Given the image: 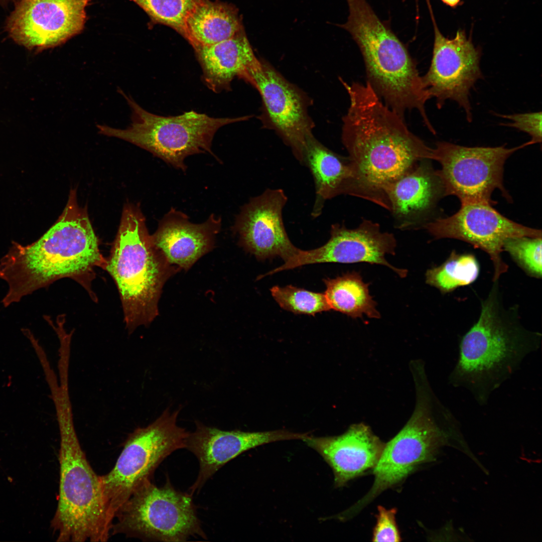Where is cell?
I'll return each mask as SVG.
<instances>
[{
  "mask_svg": "<svg viewBox=\"0 0 542 542\" xmlns=\"http://www.w3.org/2000/svg\"><path fill=\"white\" fill-rule=\"evenodd\" d=\"M341 81L350 100L342 119V143L366 200L390 211L388 187L418 162L433 160V149L409 130L367 81Z\"/></svg>",
  "mask_w": 542,
  "mask_h": 542,
  "instance_id": "6da1fadb",
  "label": "cell"
},
{
  "mask_svg": "<svg viewBox=\"0 0 542 542\" xmlns=\"http://www.w3.org/2000/svg\"><path fill=\"white\" fill-rule=\"evenodd\" d=\"M97 238L85 210L72 191L57 222L32 244L13 245L0 259V279L8 285L4 307L19 302L35 291L65 278L80 284L94 301L91 289L94 269H104Z\"/></svg>",
  "mask_w": 542,
  "mask_h": 542,
  "instance_id": "7a4b0ae2",
  "label": "cell"
},
{
  "mask_svg": "<svg viewBox=\"0 0 542 542\" xmlns=\"http://www.w3.org/2000/svg\"><path fill=\"white\" fill-rule=\"evenodd\" d=\"M481 303L477 321L463 336L450 384L468 390L480 405L538 350L541 334L527 329L517 306L504 305L499 281Z\"/></svg>",
  "mask_w": 542,
  "mask_h": 542,
  "instance_id": "3957f363",
  "label": "cell"
},
{
  "mask_svg": "<svg viewBox=\"0 0 542 542\" xmlns=\"http://www.w3.org/2000/svg\"><path fill=\"white\" fill-rule=\"evenodd\" d=\"M415 381L417 401L412 416L384 444L372 470L374 479L369 491L339 514L341 520L354 517L384 491L400 484L419 466L434 461L444 446L464 443L459 422L434 393L428 379Z\"/></svg>",
  "mask_w": 542,
  "mask_h": 542,
  "instance_id": "277c9868",
  "label": "cell"
},
{
  "mask_svg": "<svg viewBox=\"0 0 542 542\" xmlns=\"http://www.w3.org/2000/svg\"><path fill=\"white\" fill-rule=\"evenodd\" d=\"M348 31L361 52L368 80L385 104L403 118L416 109L431 132L425 104L430 99L417 65L403 44L373 11L366 0H346Z\"/></svg>",
  "mask_w": 542,
  "mask_h": 542,
  "instance_id": "5b68a950",
  "label": "cell"
},
{
  "mask_svg": "<svg viewBox=\"0 0 542 542\" xmlns=\"http://www.w3.org/2000/svg\"><path fill=\"white\" fill-rule=\"evenodd\" d=\"M104 269L117 286L128 333L149 324L158 314L161 291L172 269L155 246L144 217L136 208L128 206L123 210Z\"/></svg>",
  "mask_w": 542,
  "mask_h": 542,
  "instance_id": "8992f818",
  "label": "cell"
},
{
  "mask_svg": "<svg viewBox=\"0 0 542 542\" xmlns=\"http://www.w3.org/2000/svg\"><path fill=\"white\" fill-rule=\"evenodd\" d=\"M60 444L58 503L51 526L57 541H106L112 522L100 476L88 461L74 428L72 413L58 414Z\"/></svg>",
  "mask_w": 542,
  "mask_h": 542,
  "instance_id": "52a82bcc",
  "label": "cell"
},
{
  "mask_svg": "<svg viewBox=\"0 0 542 542\" xmlns=\"http://www.w3.org/2000/svg\"><path fill=\"white\" fill-rule=\"evenodd\" d=\"M119 92L131 110V123L124 129L99 124V132L145 149L183 172L187 169L184 160L188 156L212 154V142L220 127L246 117L215 118L193 110L176 116L156 115L145 110L120 89Z\"/></svg>",
  "mask_w": 542,
  "mask_h": 542,
  "instance_id": "ba28073f",
  "label": "cell"
},
{
  "mask_svg": "<svg viewBox=\"0 0 542 542\" xmlns=\"http://www.w3.org/2000/svg\"><path fill=\"white\" fill-rule=\"evenodd\" d=\"M192 496L176 490L169 478L162 486L147 480L117 509L110 534L145 541L206 539Z\"/></svg>",
  "mask_w": 542,
  "mask_h": 542,
  "instance_id": "9c48e42d",
  "label": "cell"
},
{
  "mask_svg": "<svg viewBox=\"0 0 542 542\" xmlns=\"http://www.w3.org/2000/svg\"><path fill=\"white\" fill-rule=\"evenodd\" d=\"M180 409L165 410L154 422L130 433L113 468L100 476L108 515L114 514L132 492L151 480L154 471L174 451L185 448L189 432L177 424Z\"/></svg>",
  "mask_w": 542,
  "mask_h": 542,
  "instance_id": "30bf717a",
  "label": "cell"
},
{
  "mask_svg": "<svg viewBox=\"0 0 542 542\" xmlns=\"http://www.w3.org/2000/svg\"><path fill=\"white\" fill-rule=\"evenodd\" d=\"M507 148L467 147L438 142L433 149V160L441 166L436 170L443 189V196L457 197L461 204L485 202L492 205L491 195L496 189L508 201L510 197L503 186L504 165L514 152L529 145Z\"/></svg>",
  "mask_w": 542,
  "mask_h": 542,
  "instance_id": "8fae6325",
  "label": "cell"
},
{
  "mask_svg": "<svg viewBox=\"0 0 542 542\" xmlns=\"http://www.w3.org/2000/svg\"><path fill=\"white\" fill-rule=\"evenodd\" d=\"M423 227L436 239H456L484 251L492 262L493 281L499 280L508 268L501 256L506 239L520 236L541 237V230L515 222L485 202L461 204L453 215L428 221Z\"/></svg>",
  "mask_w": 542,
  "mask_h": 542,
  "instance_id": "7c38bea8",
  "label": "cell"
},
{
  "mask_svg": "<svg viewBox=\"0 0 542 542\" xmlns=\"http://www.w3.org/2000/svg\"><path fill=\"white\" fill-rule=\"evenodd\" d=\"M480 59L479 51L464 32L458 31L455 38L448 39L435 27L431 65L422 78L430 98H435L439 108L447 100L454 101L464 109L467 120L472 121L470 91L483 76Z\"/></svg>",
  "mask_w": 542,
  "mask_h": 542,
  "instance_id": "4fadbf2b",
  "label": "cell"
},
{
  "mask_svg": "<svg viewBox=\"0 0 542 542\" xmlns=\"http://www.w3.org/2000/svg\"><path fill=\"white\" fill-rule=\"evenodd\" d=\"M90 0H19L7 29L18 44L42 50L60 45L83 29Z\"/></svg>",
  "mask_w": 542,
  "mask_h": 542,
  "instance_id": "5bb4252c",
  "label": "cell"
},
{
  "mask_svg": "<svg viewBox=\"0 0 542 542\" xmlns=\"http://www.w3.org/2000/svg\"><path fill=\"white\" fill-rule=\"evenodd\" d=\"M396 246L393 234L382 232L379 225L372 221L365 219L353 229L344 225L333 224L330 237L325 244L309 250L300 249L284 264L272 270L271 273L315 263L365 262L387 266L400 278H404L407 270L394 267L385 258L386 254H395Z\"/></svg>",
  "mask_w": 542,
  "mask_h": 542,
  "instance_id": "9a60e30c",
  "label": "cell"
},
{
  "mask_svg": "<svg viewBox=\"0 0 542 542\" xmlns=\"http://www.w3.org/2000/svg\"><path fill=\"white\" fill-rule=\"evenodd\" d=\"M249 82L259 92L269 124L302 164L307 138L313 123L305 97L267 63L260 60L250 72Z\"/></svg>",
  "mask_w": 542,
  "mask_h": 542,
  "instance_id": "2e32d148",
  "label": "cell"
},
{
  "mask_svg": "<svg viewBox=\"0 0 542 542\" xmlns=\"http://www.w3.org/2000/svg\"><path fill=\"white\" fill-rule=\"evenodd\" d=\"M287 197L281 189H267L251 198L237 215L234 229L241 245L258 260L276 256L284 262L300 249L290 240L283 220Z\"/></svg>",
  "mask_w": 542,
  "mask_h": 542,
  "instance_id": "e0dca14e",
  "label": "cell"
},
{
  "mask_svg": "<svg viewBox=\"0 0 542 542\" xmlns=\"http://www.w3.org/2000/svg\"><path fill=\"white\" fill-rule=\"evenodd\" d=\"M309 436L308 433L285 430L259 432L223 431L196 422L195 430L189 433L185 447L196 456L199 464L198 475L189 488V493L193 495L199 492L220 468L244 452L279 441L303 440Z\"/></svg>",
  "mask_w": 542,
  "mask_h": 542,
  "instance_id": "ac0fdd59",
  "label": "cell"
},
{
  "mask_svg": "<svg viewBox=\"0 0 542 542\" xmlns=\"http://www.w3.org/2000/svg\"><path fill=\"white\" fill-rule=\"evenodd\" d=\"M303 441L332 468L334 486L337 488L373 470L385 444L368 426L361 423L350 426L339 436L315 437L309 435Z\"/></svg>",
  "mask_w": 542,
  "mask_h": 542,
  "instance_id": "d6986e66",
  "label": "cell"
},
{
  "mask_svg": "<svg viewBox=\"0 0 542 542\" xmlns=\"http://www.w3.org/2000/svg\"><path fill=\"white\" fill-rule=\"evenodd\" d=\"M221 225V218L213 214L205 222L194 224L185 214L172 209L152 238L170 264L187 269L212 248Z\"/></svg>",
  "mask_w": 542,
  "mask_h": 542,
  "instance_id": "ffe728a7",
  "label": "cell"
},
{
  "mask_svg": "<svg viewBox=\"0 0 542 542\" xmlns=\"http://www.w3.org/2000/svg\"><path fill=\"white\" fill-rule=\"evenodd\" d=\"M420 161L386 190L390 211L399 229L423 225L443 189L437 171L428 161Z\"/></svg>",
  "mask_w": 542,
  "mask_h": 542,
  "instance_id": "44dd1931",
  "label": "cell"
},
{
  "mask_svg": "<svg viewBox=\"0 0 542 542\" xmlns=\"http://www.w3.org/2000/svg\"><path fill=\"white\" fill-rule=\"evenodd\" d=\"M302 164L309 169L315 186L316 198L312 212L314 217L321 212L324 202L342 194L365 199L353 164L331 151L312 134L306 141Z\"/></svg>",
  "mask_w": 542,
  "mask_h": 542,
  "instance_id": "7402d4cb",
  "label": "cell"
},
{
  "mask_svg": "<svg viewBox=\"0 0 542 542\" xmlns=\"http://www.w3.org/2000/svg\"><path fill=\"white\" fill-rule=\"evenodd\" d=\"M206 85L215 92L230 88L235 77L249 82L250 71L259 62L244 29L217 43L194 49Z\"/></svg>",
  "mask_w": 542,
  "mask_h": 542,
  "instance_id": "603a6c76",
  "label": "cell"
},
{
  "mask_svg": "<svg viewBox=\"0 0 542 542\" xmlns=\"http://www.w3.org/2000/svg\"><path fill=\"white\" fill-rule=\"evenodd\" d=\"M243 29L233 6L218 1L201 0L186 18L184 37L195 49L229 39Z\"/></svg>",
  "mask_w": 542,
  "mask_h": 542,
  "instance_id": "cb8c5ba5",
  "label": "cell"
},
{
  "mask_svg": "<svg viewBox=\"0 0 542 542\" xmlns=\"http://www.w3.org/2000/svg\"><path fill=\"white\" fill-rule=\"evenodd\" d=\"M326 285L324 293L331 310L352 318L380 317L376 308V303L369 294V284L362 280L356 272L343 274L334 279L323 280Z\"/></svg>",
  "mask_w": 542,
  "mask_h": 542,
  "instance_id": "d4e9b609",
  "label": "cell"
},
{
  "mask_svg": "<svg viewBox=\"0 0 542 542\" xmlns=\"http://www.w3.org/2000/svg\"><path fill=\"white\" fill-rule=\"evenodd\" d=\"M479 272V264L474 255L459 254L453 250L442 264L427 270L426 283L447 294L473 283Z\"/></svg>",
  "mask_w": 542,
  "mask_h": 542,
  "instance_id": "484cf974",
  "label": "cell"
},
{
  "mask_svg": "<svg viewBox=\"0 0 542 542\" xmlns=\"http://www.w3.org/2000/svg\"><path fill=\"white\" fill-rule=\"evenodd\" d=\"M270 291L273 298L282 308L294 314L315 316L331 310L324 293L291 285L274 286Z\"/></svg>",
  "mask_w": 542,
  "mask_h": 542,
  "instance_id": "4316f807",
  "label": "cell"
},
{
  "mask_svg": "<svg viewBox=\"0 0 542 542\" xmlns=\"http://www.w3.org/2000/svg\"><path fill=\"white\" fill-rule=\"evenodd\" d=\"M157 23L168 26L185 35L186 18L201 0H132Z\"/></svg>",
  "mask_w": 542,
  "mask_h": 542,
  "instance_id": "83f0119b",
  "label": "cell"
},
{
  "mask_svg": "<svg viewBox=\"0 0 542 542\" xmlns=\"http://www.w3.org/2000/svg\"><path fill=\"white\" fill-rule=\"evenodd\" d=\"M503 251L510 254L513 260L529 276L541 277V237L520 236L508 238L503 245Z\"/></svg>",
  "mask_w": 542,
  "mask_h": 542,
  "instance_id": "f1b7e54d",
  "label": "cell"
},
{
  "mask_svg": "<svg viewBox=\"0 0 542 542\" xmlns=\"http://www.w3.org/2000/svg\"><path fill=\"white\" fill-rule=\"evenodd\" d=\"M376 523L373 528V541H400L401 536L395 520L396 509H387L382 506L377 507Z\"/></svg>",
  "mask_w": 542,
  "mask_h": 542,
  "instance_id": "f546056e",
  "label": "cell"
},
{
  "mask_svg": "<svg viewBox=\"0 0 542 542\" xmlns=\"http://www.w3.org/2000/svg\"><path fill=\"white\" fill-rule=\"evenodd\" d=\"M498 115L512 121L503 125L516 128L531 137V145L541 142V111Z\"/></svg>",
  "mask_w": 542,
  "mask_h": 542,
  "instance_id": "4dcf8cb0",
  "label": "cell"
},
{
  "mask_svg": "<svg viewBox=\"0 0 542 542\" xmlns=\"http://www.w3.org/2000/svg\"><path fill=\"white\" fill-rule=\"evenodd\" d=\"M446 4L454 7L457 5L460 0H442Z\"/></svg>",
  "mask_w": 542,
  "mask_h": 542,
  "instance_id": "1f68e13d",
  "label": "cell"
},
{
  "mask_svg": "<svg viewBox=\"0 0 542 542\" xmlns=\"http://www.w3.org/2000/svg\"><path fill=\"white\" fill-rule=\"evenodd\" d=\"M0 1H3V2H10V1H13V2H18V1H19V0H0Z\"/></svg>",
  "mask_w": 542,
  "mask_h": 542,
  "instance_id": "d6a6232c",
  "label": "cell"
}]
</instances>
